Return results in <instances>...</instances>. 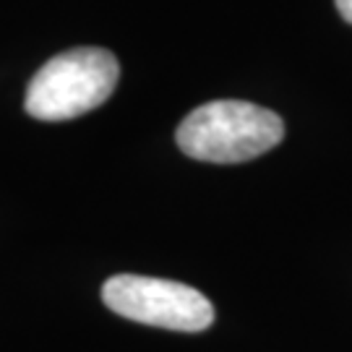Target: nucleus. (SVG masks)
Returning <instances> with one entry per match:
<instances>
[{
    "mask_svg": "<svg viewBox=\"0 0 352 352\" xmlns=\"http://www.w3.org/2000/svg\"><path fill=\"white\" fill-rule=\"evenodd\" d=\"M285 136L277 113L240 100H217L196 107L177 126V146L201 162H248L274 149Z\"/></svg>",
    "mask_w": 352,
    "mask_h": 352,
    "instance_id": "f257e3e1",
    "label": "nucleus"
},
{
    "mask_svg": "<svg viewBox=\"0 0 352 352\" xmlns=\"http://www.w3.org/2000/svg\"><path fill=\"white\" fill-rule=\"evenodd\" d=\"M120 65L110 50L76 47L50 58L26 89V113L45 123H60L97 110L118 87Z\"/></svg>",
    "mask_w": 352,
    "mask_h": 352,
    "instance_id": "f03ea898",
    "label": "nucleus"
},
{
    "mask_svg": "<svg viewBox=\"0 0 352 352\" xmlns=\"http://www.w3.org/2000/svg\"><path fill=\"white\" fill-rule=\"evenodd\" d=\"M102 300L113 314L173 331H204L212 327L214 305L183 282L141 274H118L102 287Z\"/></svg>",
    "mask_w": 352,
    "mask_h": 352,
    "instance_id": "7ed1b4c3",
    "label": "nucleus"
},
{
    "mask_svg": "<svg viewBox=\"0 0 352 352\" xmlns=\"http://www.w3.org/2000/svg\"><path fill=\"white\" fill-rule=\"evenodd\" d=\"M337 8H340L342 19H344L347 24H352V0H337Z\"/></svg>",
    "mask_w": 352,
    "mask_h": 352,
    "instance_id": "20e7f679",
    "label": "nucleus"
}]
</instances>
